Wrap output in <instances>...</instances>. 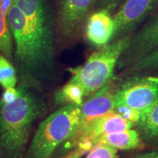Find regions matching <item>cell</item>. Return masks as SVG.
I'll return each instance as SVG.
<instances>
[{
    "label": "cell",
    "instance_id": "obj_1",
    "mask_svg": "<svg viewBox=\"0 0 158 158\" xmlns=\"http://www.w3.org/2000/svg\"><path fill=\"white\" fill-rule=\"evenodd\" d=\"M20 84L39 90L54 67L56 19L48 0H15L7 14Z\"/></svg>",
    "mask_w": 158,
    "mask_h": 158
},
{
    "label": "cell",
    "instance_id": "obj_2",
    "mask_svg": "<svg viewBox=\"0 0 158 158\" xmlns=\"http://www.w3.org/2000/svg\"><path fill=\"white\" fill-rule=\"evenodd\" d=\"M11 103L0 98V146L9 158H22L33 124L46 110L44 100L34 89L19 84Z\"/></svg>",
    "mask_w": 158,
    "mask_h": 158
},
{
    "label": "cell",
    "instance_id": "obj_3",
    "mask_svg": "<svg viewBox=\"0 0 158 158\" xmlns=\"http://www.w3.org/2000/svg\"><path fill=\"white\" fill-rule=\"evenodd\" d=\"M80 106L68 104L40 124L25 158H50L64 142L72 138L81 120Z\"/></svg>",
    "mask_w": 158,
    "mask_h": 158
},
{
    "label": "cell",
    "instance_id": "obj_4",
    "mask_svg": "<svg viewBox=\"0 0 158 158\" xmlns=\"http://www.w3.org/2000/svg\"><path fill=\"white\" fill-rule=\"evenodd\" d=\"M131 35L111 41L94 52L83 65L70 68L73 81L81 84L86 95L94 94L108 84L114 69L129 45Z\"/></svg>",
    "mask_w": 158,
    "mask_h": 158
},
{
    "label": "cell",
    "instance_id": "obj_5",
    "mask_svg": "<svg viewBox=\"0 0 158 158\" xmlns=\"http://www.w3.org/2000/svg\"><path fill=\"white\" fill-rule=\"evenodd\" d=\"M98 0H59L56 32L61 39L73 41L81 36Z\"/></svg>",
    "mask_w": 158,
    "mask_h": 158
},
{
    "label": "cell",
    "instance_id": "obj_6",
    "mask_svg": "<svg viewBox=\"0 0 158 158\" xmlns=\"http://www.w3.org/2000/svg\"><path fill=\"white\" fill-rule=\"evenodd\" d=\"M158 100V77H134L116 91V105H123L142 112Z\"/></svg>",
    "mask_w": 158,
    "mask_h": 158
},
{
    "label": "cell",
    "instance_id": "obj_7",
    "mask_svg": "<svg viewBox=\"0 0 158 158\" xmlns=\"http://www.w3.org/2000/svg\"><path fill=\"white\" fill-rule=\"evenodd\" d=\"M158 5V0H122L113 15L115 31L112 41L130 35Z\"/></svg>",
    "mask_w": 158,
    "mask_h": 158
},
{
    "label": "cell",
    "instance_id": "obj_8",
    "mask_svg": "<svg viewBox=\"0 0 158 158\" xmlns=\"http://www.w3.org/2000/svg\"><path fill=\"white\" fill-rule=\"evenodd\" d=\"M158 48V13L150 18L131 35L129 45L120 57L118 62L129 66L136 60Z\"/></svg>",
    "mask_w": 158,
    "mask_h": 158
},
{
    "label": "cell",
    "instance_id": "obj_9",
    "mask_svg": "<svg viewBox=\"0 0 158 158\" xmlns=\"http://www.w3.org/2000/svg\"><path fill=\"white\" fill-rule=\"evenodd\" d=\"M133 122L114 110L79 127L73 136L69 139L67 145H76L78 141L85 138H89L93 141L95 138L100 136L130 129L133 127Z\"/></svg>",
    "mask_w": 158,
    "mask_h": 158
},
{
    "label": "cell",
    "instance_id": "obj_10",
    "mask_svg": "<svg viewBox=\"0 0 158 158\" xmlns=\"http://www.w3.org/2000/svg\"><path fill=\"white\" fill-rule=\"evenodd\" d=\"M116 104V92L108 84L94 92L83 102L79 127L114 111Z\"/></svg>",
    "mask_w": 158,
    "mask_h": 158
},
{
    "label": "cell",
    "instance_id": "obj_11",
    "mask_svg": "<svg viewBox=\"0 0 158 158\" xmlns=\"http://www.w3.org/2000/svg\"><path fill=\"white\" fill-rule=\"evenodd\" d=\"M86 38L92 45L102 47L113 40L115 31V23L109 11L100 9L92 13L86 21Z\"/></svg>",
    "mask_w": 158,
    "mask_h": 158
},
{
    "label": "cell",
    "instance_id": "obj_12",
    "mask_svg": "<svg viewBox=\"0 0 158 158\" xmlns=\"http://www.w3.org/2000/svg\"><path fill=\"white\" fill-rule=\"evenodd\" d=\"M143 142L138 132L132 128L100 136L93 141L94 145L106 144L117 150H132L141 148Z\"/></svg>",
    "mask_w": 158,
    "mask_h": 158
},
{
    "label": "cell",
    "instance_id": "obj_13",
    "mask_svg": "<svg viewBox=\"0 0 158 158\" xmlns=\"http://www.w3.org/2000/svg\"><path fill=\"white\" fill-rule=\"evenodd\" d=\"M135 124L142 141L158 145V100L142 112Z\"/></svg>",
    "mask_w": 158,
    "mask_h": 158
},
{
    "label": "cell",
    "instance_id": "obj_14",
    "mask_svg": "<svg viewBox=\"0 0 158 158\" xmlns=\"http://www.w3.org/2000/svg\"><path fill=\"white\" fill-rule=\"evenodd\" d=\"M84 96L86 92L81 85L70 80L56 94L55 101L56 104L68 103L81 106Z\"/></svg>",
    "mask_w": 158,
    "mask_h": 158
},
{
    "label": "cell",
    "instance_id": "obj_15",
    "mask_svg": "<svg viewBox=\"0 0 158 158\" xmlns=\"http://www.w3.org/2000/svg\"><path fill=\"white\" fill-rule=\"evenodd\" d=\"M0 53L10 61L13 59V35L7 18L0 10Z\"/></svg>",
    "mask_w": 158,
    "mask_h": 158
},
{
    "label": "cell",
    "instance_id": "obj_16",
    "mask_svg": "<svg viewBox=\"0 0 158 158\" xmlns=\"http://www.w3.org/2000/svg\"><path fill=\"white\" fill-rule=\"evenodd\" d=\"M129 72L139 74L158 69V48L129 65Z\"/></svg>",
    "mask_w": 158,
    "mask_h": 158
},
{
    "label": "cell",
    "instance_id": "obj_17",
    "mask_svg": "<svg viewBox=\"0 0 158 158\" xmlns=\"http://www.w3.org/2000/svg\"><path fill=\"white\" fill-rule=\"evenodd\" d=\"M17 71L8 59L0 53V86L7 89L17 84Z\"/></svg>",
    "mask_w": 158,
    "mask_h": 158
},
{
    "label": "cell",
    "instance_id": "obj_18",
    "mask_svg": "<svg viewBox=\"0 0 158 158\" xmlns=\"http://www.w3.org/2000/svg\"><path fill=\"white\" fill-rule=\"evenodd\" d=\"M117 152L106 144H96L86 154V158H118Z\"/></svg>",
    "mask_w": 158,
    "mask_h": 158
},
{
    "label": "cell",
    "instance_id": "obj_19",
    "mask_svg": "<svg viewBox=\"0 0 158 158\" xmlns=\"http://www.w3.org/2000/svg\"><path fill=\"white\" fill-rule=\"evenodd\" d=\"M114 111L123 116L126 119L136 124L141 116V112L138 111L133 108L123 106V105H116L114 107Z\"/></svg>",
    "mask_w": 158,
    "mask_h": 158
},
{
    "label": "cell",
    "instance_id": "obj_20",
    "mask_svg": "<svg viewBox=\"0 0 158 158\" xmlns=\"http://www.w3.org/2000/svg\"><path fill=\"white\" fill-rule=\"evenodd\" d=\"M18 94L19 92L17 89H15V87L7 88L5 89V92L0 98L5 103H11L17 98Z\"/></svg>",
    "mask_w": 158,
    "mask_h": 158
},
{
    "label": "cell",
    "instance_id": "obj_21",
    "mask_svg": "<svg viewBox=\"0 0 158 158\" xmlns=\"http://www.w3.org/2000/svg\"><path fill=\"white\" fill-rule=\"evenodd\" d=\"M121 1L122 0H100V9H106L113 14Z\"/></svg>",
    "mask_w": 158,
    "mask_h": 158
},
{
    "label": "cell",
    "instance_id": "obj_22",
    "mask_svg": "<svg viewBox=\"0 0 158 158\" xmlns=\"http://www.w3.org/2000/svg\"><path fill=\"white\" fill-rule=\"evenodd\" d=\"M15 0H0V10L2 13L7 17L10 10L14 3Z\"/></svg>",
    "mask_w": 158,
    "mask_h": 158
},
{
    "label": "cell",
    "instance_id": "obj_23",
    "mask_svg": "<svg viewBox=\"0 0 158 158\" xmlns=\"http://www.w3.org/2000/svg\"><path fill=\"white\" fill-rule=\"evenodd\" d=\"M135 158H158V149L141 154Z\"/></svg>",
    "mask_w": 158,
    "mask_h": 158
},
{
    "label": "cell",
    "instance_id": "obj_24",
    "mask_svg": "<svg viewBox=\"0 0 158 158\" xmlns=\"http://www.w3.org/2000/svg\"><path fill=\"white\" fill-rule=\"evenodd\" d=\"M68 158H70V157H68Z\"/></svg>",
    "mask_w": 158,
    "mask_h": 158
}]
</instances>
